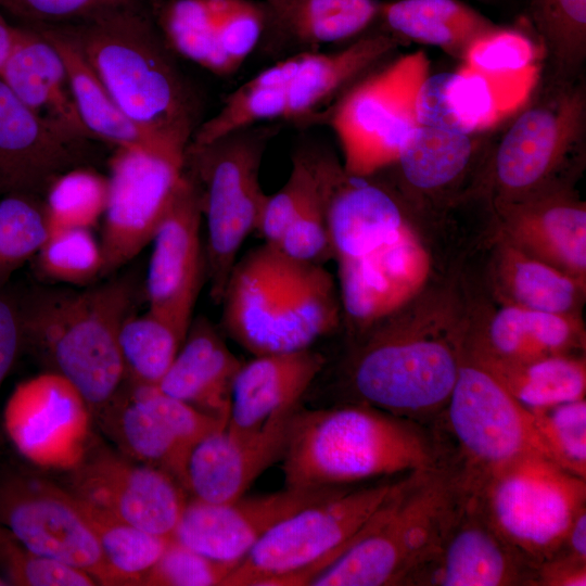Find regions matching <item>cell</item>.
Instances as JSON below:
<instances>
[{"mask_svg": "<svg viewBox=\"0 0 586 586\" xmlns=\"http://www.w3.org/2000/svg\"><path fill=\"white\" fill-rule=\"evenodd\" d=\"M520 404L528 409L547 407L585 397L584 354H562L530 360H504L466 351Z\"/></svg>", "mask_w": 586, "mask_h": 586, "instance_id": "36", "label": "cell"}, {"mask_svg": "<svg viewBox=\"0 0 586 586\" xmlns=\"http://www.w3.org/2000/svg\"><path fill=\"white\" fill-rule=\"evenodd\" d=\"M375 22L400 41L433 46L461 61L479 39L500 27L461 0L380 2Z\"/></svg>", "mask_w": 586, "mask_h": 586, "instance_id": "33", "label": "cell"}, {"mask_svg": "<svg viewBox=\"0 0 586 586\" xmlns=\"http://www.w3.org/2000/svg\"><path fill=\"white\" fill-rule=\"evenodd\" d=\"M540 53L533 37L522 30L499 27L479 39L469 50L464 67L487 79L530 68Z\"/></svg>", "mask_w": 586, "mask_h": 586, "instance_id": "48", "label": "cell"}, {"mask_svg": "<svg viewBox=\"0 0 586 586\" xmlns=\"http://www.w3.org/2000/svg\"><path fill=\"white\" fill-rule=\"evenodd\" d=\"M281 460L286 487H326L436 467L444 456L416 420L354 402L300 408Z\"/></svg>", "mask_w": 586, "mask_h": 586, "instance_id": "3", "label": "cell"}, {"mask_svg": "<svg viewBox=\"0 0 586 586\" xmlns=\"http://www.w3.org/2000/svg\"><path fill=\"white\" fill-rule=\"evenodd\" d=\"M86 141L38 116L0 79V189L44 194L58 176L82 166Z\"/></svg>", "mask_w": 586, "mask_h": 586, "instance_id": "25", "label": "cell"}, {"mask_svg": "<svg viewBox=\"0 0 586 586\" xmlns=\"http://www.w3.org/2000/svg\"><path fill=\"white\" fill-rule=\"evenodd\" d=\"M499 110L488 79L464 66L456 72H429L415 97L418 125L457 133L488 130Z\"/></svg>", "mask_w": 586, "mask_h": 586, "instance_id": "35", "label": "cell"}, {"mask_svg": "<svg viewBox=\"0 0 586 586\" xmlns=\"http://www.w3.org/2000/svg\"><path fill=\"white\" fill-rule=\"evenodd\" d=\"M524 20L540 54L547 77L581 76L586 60V0H524Z\"/></svg>", "mask_w": 586, "mask_h": 586, "instance_id": "38", "label": "cell"}, {"mask_svg": "<svg viewBox=\"0 0 586 586\" xmlns=\"http://www.w3.org/2000/svg\"><path fill=\"white\" fill-rule=\"evenodd\" d=\"M309 348L256 355L240 367L231 392L226 431L244 440L273 417L301 407V400L324 367Z\"/></svg>", "mask_w": 586, "mask_h": 586, "instance_id": "27", "label": "cell"}, {"mask_svg": "<svg viewBox=\"0 0 586 586\" xmlns=\"http://www.w3.org/2000/svg\"><path fill=\"white\" fill-rule=\"evenodd\" d=\"M530 410L552 460L571 473L585 479V397Z\"/></svg>", "mask_w": 586, "mask_h": 586, "instance_id": "44", "label": "cell"}, {"mask_svg": "<svg viewBox=\"0 0 586 586\" xmlns=\"http://www.w3.org/2000/svg\"><path fill=\"white\" fill-rule=\"evenodd\" d=\"M91 421L78 390L51 371L21 383L4 411L5 429L17 450L38 467L63 471L84 454Z\"/></svg>", "mask_w": 586, "mask_h": 586, "instance_id": "19", "label": "cell"}, {"mask_svg": "<svg viewBox=\"0 0 586 586\" xmlns=\"http://www.w3.org/2000/svg\"><path fill=\"white\" fill-rule=\"evenodd\" d=\"M317 171L318 188L300 208L276 246L293 258L323 265L324 262L332 259V247L318 167Z\"/></svg>", "mask_w": 586, "mask_h": 586, "instance_id": "49", "label": "cell"}, {"mask_svg": "<svg viewBox=\"0 0 586 586\" xmlns=\"http://www.w3.org/2000/svg\"><path fill=\"white\" fill-rule=\"evenodd\" d=\"M484 519L532 569L558 555L586 508L585 479L528 456L459 479Z\"/></svg>", "mask_w": 586, "mask_h": 586, "instance_id": "10", "label": "cell"}, {"mask_svg": "<svg viewBox=\"0 0 586 586\" xmlns=\"http://www.w3.org/2000/svg\"><path fill=\"white\" fill-rule=\"evenodd\" d=\"M392 485L346 487L286 518L256 543L221 586L308 585L358 538Z\"/></svg>", "mask_w": 586, "mask_h": 586, "instance_id": "11", "label": "cell"}, {"mask_svg": "<svg viewBox=\"0 0 586 586\" xmlns=\"http://www.w3.org/2000/svg\"><path fill=\"white\" fill-rule=\"evenodd\" d=\"M107 178L78 166L58 176L42 203L49 233L65 229H92L102 218Z\"/></svg>", "mask_w": 586, "mask_h": 586, "instance_id": "41", "label": "cell"}, {"mask_svg": "<svg viewBox=\"0 0 586 586\" xmlns=\"http://www.w3.org/2000/svg\"><path fill=\"white\" fill-rule=\"evenodd\" d=\"M0 566L9 585H98L87 572L25 548L3 527L0 533Z\"/></svg>", "mask_w": 586, "mask_h": 586, "instance_id": "46", "label": "cell"}, {"mask_svg": "<svg viewBox=\"0 0 586 586\" xmlns=\"http://www.w3.org/2000/svg\"><path fill=\"white\" fill-rule=\"evenodd\" d=\"M187 334L148 309L122 323L118 343L126 383L156 386L177 356Z\"/></svg>", "mask_w": 586, "mask_h": 586, "instance_id": "39", "label": "cell"}, {"mask_svg": "<svg viewBox=\"0 0 586 586\" xmlns=\"http://www.w3.org/2000/svg\"><path fill=\"white\" fill-rule=\"evenodd\" d=\"M488 130L457 133L418 125L402 145L391 186L407 207L447 206L472 187L492 145ZM472 189V188H471Z\"/></svg>", "mask_w": 586, "mask_h": 586, "instance_id": "22", "label": "cell"}, {"mask_svg": "<svg viewBox=\"0 0 586 586\" xmlns=\"http://www.w3.org/2000/svg\"><path fill=\"white\" fill-rule=\"evenodd\" d=\"M475 1L484 2V3H492V2H495L496 0H475Z\"/></svg>", "mask_w": 586, "mask_h": 586, "instance_id": "56", "label": "cell"}, {"mask_svg": "<svg viewBox=\"0 0 586 586\" xmlns=\"http://www.w3.org/2000/svg\"><path fill=\"white\" fill-rule=\"evenodd\" d=\"M354 82L327 112L344 169L356 176H372L390 167L418 126L415 114L417 89L429 73L422 51L381 64Z\"/></svg>", "mask_w": 586, "mask_h": 586, "instance_id": "12", "label": "cell"}, {"mask_svg": "<svg viewBox=\"0 0 586 586\" xmlns=\"http://www.w3.org/2000/svg\"><path fill=\"white\" fill-rule=\"evenodd\" d=\"M142 5L141 0H0V10L27 26H62Z\"/></svg>", "mask_w": 586, "mask_h": 586, "instance_id": "50", "label": "cell"}, {"mask_svg": "<svg viewBox=\"0 0 586 586\" xmlns=\"http://www.w3.org/2000/svg\"><path fill=\"white\" fill-rule=\"evenodd\" d=\"M219 304L222 331L254 356L309 348L342 319L336 281L323 265L266 242L238 258Z\"/></svg>", "mask_w": 586, "mask_h": 586, "instance_id": "4", "label": "cell"}, {"mask_svg": "<svg viewBox=\"0 0 586 586\" xmlns=\"http://www.w3.org/2000/svg\"><path fill=\"white\" fill-rule=\"evenodd\" d=\"M38 196L9 193L0 201V283L35 257L49 230Z\"/></svg>", "mask_w": 586, "mask_h": 586, "instance_id": "43", "label": "cell"}, {"mask_svg": "<svg viewBox=\"0 0 586 586\" xmlns=\"http://www.w3.org/2000/svg\"><path fill=\"white\" fill-rule=\"evenodd\" d=\"M0 79L38 116L73 137L90 140L59 51L35 28L16 27Z\"/></svg>", "mask_w": 586, "mask_h": 586, "instance_id": "29", "label": "cell"}, {"mask_svg": "<svg viewBox=\"0 0 586 586\" xmlns=\"http://www.w3.org/2000/svg\"><path fill=\"white\" fill-rule=\"evenodd\" d=\"M16 36V27L11 26L0 10V68L7 60Z\"/></svg>", "mask_w": 586, "mask_h": 586, "instance_id": "54", "label": "cell"}, {"mask_svg": "<svg viewBox=\"0 0 586 586\" xmlns=\"http://www.w3.org/2000/svg\"><path fill=\"white\" fill-rule=\"evenodd\" d=\"M319 184L317 166L310 148H301L292 158L284 184L267 194L256 231L264 242L277 245L306 200Z\"/></svg>", "mask_w": 586, "mask_h": 586, "instance_id": "45", "label": "cell"}, {"mask_svg": "<svg viewBox=\"0 0 586 586\" xmlns=\"http://www.w3.org/2000/svg\"><path fill=\"white\" fill-rule=\"evenodd\" d=\"M586 85L546 77L532 101L492 143L470 193L492 204L574 186L585 162Z\"/></svg>", "mask_w": 586, "mask_h": 586, "instance_id": "8", "label": "cell"}, {"mask_svg": "<svg viewBox=\"0 0 586 586\" xmlns=\"http://www.w3.org/2000/svg\"><path fill=\"white\" fill-rule=\"evenodd\" d=\"M242 364L221 332L207 318L198 317L156 387L228 422L232 386Z\"/></svg>", "mask_w": 586, "mask_h": 586, "instance_id": "31", "label": "cell"}, {"mask_svg": "<svg viewBox=\"0 0 586 586\" xmlns=\"http://www.w3.org/2000/svg\"><path fill=\"white\" fill-rule=\"evenodd\" d=\"M35 257L38 272L53 282L81 288L103 277L102 247L91 229L50 232Z\"/></svg>", "mask_w": 586, "mask_h": 586, "instance_id": "42", "label": "cell"}, {"mask_svg": "<svg viewBox=\"0 0 586 586\" xmlns=\"http://www.w3.org/2000/svg\"><path fill=\"white\" fill-rule=\"evenodd\" d=\"M23 347L20 301L0 291V390Z\"/></svg>", "mask_w": 586, "mask_h": 586, "instance_id": "51", "label": "cell"}, {"mask_svg": "<svg viewBox=\"0 0 586 586\" xmlns=\"http://www.w3.org/2000/svg\"><path fill=\"white\" fill-rule=\"evenodd\" d=\"M63 486L78 500L146 532L173 537L187 502L184 488L168 473L136 461L91 438L64 470Z\"/></svg>", "mask_w": 586, "mask_h": 586, "instance_id": "16", "label": "cell"}, {"mask_svg": "<svg viewBox=\"0 0 586 586\" xmlns=\"http://www.w3.org/2000/svg\"><path fill=\"white\" fill-rule=\"evenodd\" d=\"M29 27L38 30L62 56L78 115L92 139L102 140L116 148L188 146L189 141L149 132L132 122L114 101L65 27Z\"/></svg>", "mask_w": 586, "mask_h": 586, "instance_id": "32", "label": "cell"}, {"mask_svg": "<svg viewBox=\"0 0 586 586\" xmlns=\"http://www.w3.org/2000/svg\"><path fill=\"white\" fill-rule=\"evenodd\" d=\"M492 208L496 237L586 283V204L574 186L495 203Z\"/></svg>", "mask_w": 586, "mask_h": 586, "instance_id": "23", "label": "cell"}, {"mask_svg": "<svg viewBox=\"0 0 586 586\" xmlns=\"http://www.w3.org/2000/svg\"><path fill=\"white\" fill-rule=\"evenodd\" d=\"M443 411L460 454V464L450 467L460 479L523 457L552 460L532 411L466 353Z\"/></svg>", "mask_w": 586, "mask_h": 586, "instance_id": "13", "label": "cell"}, {"mask_svg": "<svg viewBox=\"0 0 586 586\" xmlns=\"http://www.w3.org/2000/svg\"><path fill=\"white\" fill-rule=\"evenodd\" d=\"M1 531H2V527L0 526V533H1ZM2 585H9V584H8V582L5 581L4 576H2V575L0 574V586H2Z\"/></svg>", "mask_w": 586, "mask_h": 586, "instance_id": "55", "label": "cell"}, {"mask_svg": "<svg viewBox=\"0 0 586 586\" xmlns=\"http://www.w3.org/2000/svg\"><path fill=\"white\" fill-rule=\"evenodd\" d=\"M237 564L204 556L171 537L141 586H221Z\"/></svg>", "mask_w": 586, "mask_h": 586, "instance_id": "47", "label": "cell"}, {"mask_svg": "<svg viewBox=\"0 0 586 586\" xmlns=\"http://www.w3.org/2000/svg\"><path fill=\"white\" fill-rule=\"evenodd\" d=\"M346 486L286 487L224 504L187 499L173 538L209 558L235 562L273 526Z\"/></svg>", "mask_w": 586, "mask_h": 586, "instance_id": "21", "label": "cell"}, {"mask_svg": "<svg viewBox=\"0 0 586 586\" xmlns=\"http://www.w3.org/2000/svg\"><path fill=\"white\" fill-rule=\"evenodd\" d=\"M138 288L125 275L81 288H40L20 301L23 347L78 390L92 421L126 383L118 334Z\"/></svg>", "mask_w": 586, "mask_h": 586, "instance_id": "2", "label": "cell"}, {"mask_svg": "<svg viewBox=\"0 0 586 586\" xmlns=\"http://www.w3.org/2000/svg\"><path fill=\"white\" fill-rule=\"evenodd\" d=\"M265 23L257 49L278 61L353 39L373 26L377 0H264Z\"/></svg>", "mask_w": 586, "mask_h": 586, "instance_id": "28", "label": "cell"}, {"mask_svg": "<svg viewBox=\"0 0 586 586\" xmlns=\"http://www.w3.org/2000/svg\"><path fill=\"white\" fill-rule=\"evenodd\" d=\"M78 502L110 566L127 586L141 585L143 576L156 563L171 537L146 532L80 500Z\"/></svg>", "mask_w": 586, "mask_h": 586, "instance_id": "40", "label": "cell"}, {"mask_svg": "<svg viewBox=\"0 0 586 586\" xmlns=\"http://www.w3.org/2000/svg\"><path fill=\"white\" fill-rule=\"evenodd\" d=\"M203 224L198 184L184 169L151 243L145 279L149 310L187 334L205 280Z\"/></svg>", "mask_w": 586, "mask_h": 586, "instance_id": "20", "label": "cell"}, {"mask_svg": "<svg viewBox=\"0 0 586 586\" xmlns=\"http://www.w3.org/2000/svg\"><path fill=\"white\" fill-rule=\"evenodd\" d=\"M300 408L273 417L249 438L231 436L226 426L208 434L189 456L186 491L192 498L212 504L244 495L265 470L282 459Z\"/></svg>", "mask_w": 586, "mask_h": 586, "instance_id": "26", "label": "cell"}, {"mask_svg": "<svg viewBox=\"0 0 586 586\" xmlns=\"http://www.w3.org/2000/svg\"><path fill=\"white\" fill-rule=\"evenodd\" d=\"M0 525L25 548L80 569L100 585L127 586L106 562L78 500L36 472H0Z\"/></svg>", "mask_w": 586, "mask_h": 586, "instance_id": "14", "label": "cell"}, {"mask_svg": "<svg viewBox=\"0 0 586 586\" xmlns=\"http://www.w3.org/2000/svg\"><path fill=\"white\" fill-rule=\"evenodd\" d=\"M535 585L585 586L586 559L561 550L536 569Z\"/></svg>", "mask_w": 586, "mask_h": 586, "instance_id": "52", "label": "cell"}, {"mask_svg": "<svg viewBox=\"0 0 586 586\" xmlns=\"http://www.w3.org/2000/svg\"><path fill=\"white\" fill-rule=\"evenodd\" d=\"M62 26L132 122L190 142L198 127L194 93L143 4Z\"/></svg>", "mask_w": 586, "mask_h": 586, "instance_id": "5", "label": "cell"}, {"mask_svg": "<svg viewBox=\"0 0 586 586\" xmlns=\"http://www.w3.org/2000/svg\"><path fill=\"white\" fill-rule=\"evenodd\" d=\"M398 46L390 34L374 28L335 51L302 52L278 60L232 91L218 112L196 127L191 142L203 144L264 123L323 120L335 101Z\"/></svg>", "mask_w": 586, "mask_h": 586, "instance_id": "7", "label": "cell"}, {"mask_svg": "<svg viewBox=\"0 0 586 586\" xmlns=\"http://www.w3.org/2000/svg\"><path fill=\"white\" fill-rule=\"evenodd\" d=\"M468 328L450 294L424 290L354 340L345 373L356 402L416 421L443 412Z\"/></svg>", "mask_w": 586, "mask_h": 586, "instance_id": "1", "label": "cell"}, {"mask_svg": "<svg viewBox=\"0 0 586 586\" xmlns=\"http://www.w3.org/2000/svg\"><path fill=\"white\" fill-rule=\"evenodd\" d=\"M462 499L459 477L446 462L407 473L358 538L308 585H409L437 551Z\"/></svg>", "mask_w": 586, "mask_h": 586, "instance_id": "6", "label": "cell"}, {"mask_svg": "<svg viewBox=\"0 0 586 586\" xmlns=\"http://www.w3.org/2000/svg\"><path fill=\"white\" fill-rule=\"evenodd\" d=\"M93 421L120 453L165 471L184 491L192 449L208 434L227 425L226 420L174 398L156 386L127 383Z\"/></svg>", "mask_w": 586, "mask_h": 586, "instance_id": "17", "label": "cell"}, {"mask_svg": "<svg viewBox=\"0 0 586 586\" xmlns=\"http://www.w3.org/2000/svg\"><path fill=\"white\" fill-rule=\"evenodd\" d=\"M277 123L239 128L209 142H189L184 169L199 187L205 221V280L219 304L245 239L256 231L267 198L259 182L263 156Z\"/></svg>", "mask_w": 586, "mask_h": 586, "instance_id": "9", "label": "cell"}, {"mask_svg": "<svg viewBox=\"0 0 586 586\" xmlns=\"http://www.w3.org/2000/svg\"><path fill=\"white\" fill-rule=\"evenodd\" d=\"M335 263L342 318L354 340L415 301L432 271L430 252L410 220L390 240Z\"/></svg>", "mask_w": 586, "mask_h": 586, "instance_id": "18", "label": "cell"}, {"mask_svg": "<svg viewBox=\"0 0 586 586\" xmlns=\"http://www.w3.org/2000/svg\"><path fill=\"white\" fill-rule=\"evenodd\" d=\"M186 150L116 148L110 160L102 216L103 277L129 263L151 243L183 175Z\"/></svg>", "mask_w": 586, "mask_h": 586, "instance_id": "15", "label": "cell"}, {"mask_svg": "<svg viewBox=\"0 0 586 586\" xmlns=\"http://www.w3.org/2000/svg\"><path fill=\"white\" fill-rule=\"evenodd\" d=\"M582 316L501 305L480 324H471L466 351L504 360H530L552 355L584 354Z\"/></svg>", "mask_w": 586, "mask_h": 586, "instance_id": "30", "label": "cell"}, {"mask_svg": "<svg viewBox=\"0 0 586 586\" xmlns=\"http://www.w3.org/2000/svg\"><path fill=\"white\" fill-rule=\"evenodd\" d=\"M409 585L533 586L535 570L495 532L463 489L462 504L441 546Z\"/></svg>", "mask_w": 586, "mask_h": 586, "instance_id": "24", "label": "cell"}, {"mask_svg": "<svg viewBox=\"0 0 586 586\" xmlns=\"http://www.w3.org/2000/svg\"><path fill=\"white\" fill-rule=\"evenodd\" d=\"M562 550L586 559V508L575 517Z\"/></svg>", "mask_w": 586, "mask_h": 586, "instance_id": "53", "label": "cell"}, {"mask_svg": "<svg viewBox=\"0 0 586 586\" xmlns=\"http://www.w3.org/2000/svg\"><path fill=\"white\" fill-rule=\"evenodd\" d=\"M489 280L501 305L581 316L586 283L496 235Z\"/></svg>", "mask_w": 586, "mask_h": 586, "instance_id": "34", "label": "cell"}, {"mask_svg": "<svg viewBox=\"0 0 586 586\" xmlns=\"http://www.w3.org/2000/svg\"><path fill=\"white\" fill-rule=\"evenodd\" d=\"M230 0H156L151 15L168 48L211 73L227 76L218 34Z\"/></svg>", "mask_w": 586, "mask_h": 586, "instance_id": "37", "label": "cell"}]
</instances>
